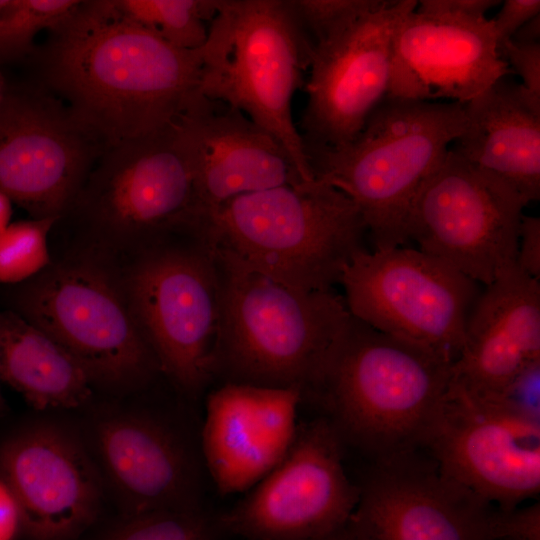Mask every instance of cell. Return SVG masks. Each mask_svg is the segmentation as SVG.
<instances>
[{
  "mask_svg": "<svg viewBox=\"0 0 540 540\" xmlns=\"http://www.w3.org/2000/svg\"><path fill=\"white\" fill-rule=\"evenodd\" d=\"M36 83L108 148L177 127L204 96L201 54L127 20L112 0L80 1L29 58Z\"/></svg>",
  "mask_w": 540,
  "mask_h": 540,
  "instance_id": "obj_1",
  "label": "cell"
},
{
  "mask_svg": "<svg viewBox=\"0 0 540 540\" xmlns=\"http://www.w3.org/2000/svg\"><path fill=\"white\" fill-rule=\"evenodd\" d=\"M216 265L213 380L311 395L350 320L344 297L284 285L218 248Z\"/></svg>",
  "mask_w": 540,
  "mask_h": 540,
  "instance_id": "obj_2",
  "label": "cell"
},
{
  "mask_svg": "<svg viewBox=\"0 0 540 540\" xmlns=\"http://www.w3.org/2000/svg\"><path fill=\"white\" fill-rule=\"evenodd\" d=\"M466 123L464 104L386 96L352 141L305 150L314 178L354 202L385 250L408 241L412 201Z\"/></svg>",
  "mask_w": 540,
  "mask_h": 540,
  "instance_id": "obj_3",
  "label": "cell"
},
{
  "mask_svg": "<svg viewBox=\"0 0 540 540\" xmlns=\"http://www.w3.org/2000/svg\"><path fill=\"white\" fill-rule=\"evenodd\" d=\"M202 218L218 249L307 291L332 290L368 232L354 202L316 179L237 196Z\"/></svg>",
  "mask_w": 540,
  "mask_h": 540,
  "instance_id": "obj_4",
  "label": "cell"
},
{
  "mask_svg": "<svg viewBox=\"0 0 540 540\" xmlns=\"http://www.w3.org/2000/svg\"><path fill=\"white\" fill-rule=\"evenodd\" d=\"M312 48L290 0H218L200 48L201 93L238 109L275 137L306 182L315 178L292 101Z\"/></svg>",
  "mask_w": 540,
  "mask_h": 540,
  "instance_id": "obj_5",
  "label": "cell"
},
{
  "mask_svg": "<svg viewBox=\"0 0 540 540\" xmlns=\"http://www.w3.org/2000/svg\"><path fill=\"white\" fill-rule=\"evenodd\" d=\"M450 379L451 365L351 315L311 396L383 457L421 443Z\"/></svg>",
  "mask_w": 540,
  "mask_h": 540,
  "instance_id": "obj_6",
  "label": "cell"
},
{
  "mask_svg": "<svg viewBox=\"0 0 540 540\" xmlns=\"http://www.w3.org/2000/svg\"><path fill=\"white\" fill-rule=\"evenodd\" d=\"M217 247L202 219L137 248L123 275L135 319L160 372L181 391L211 381L219 313Z\"/></svg>",
  "mask_w": 540,
  "mask_h": 540,
  "instance_id": "obj_7",
  "label": "cell"
},
{
  "mask_svg": "<svg viewBox=\"0 0 540 540\" xmlns=\"http://www.w3.org/2000/svg\"><path fill=\"white\" fill-rule=\"evenodd\" d=\"M10 300L11 310L65 348L93 385L132 389L160 372L130 307L123 276L97 257L51 263L12 291Z\"/></svg>",
  "mask_w": 540,
  "mask_h": 540,
  "instance_id": "obj_8",
  "label": "cell"
},
{
  "mask_svg": "<svg viewBox=\"0 0 540 540\" xmlns=\"http://www.w3.org/2000/svg\"><path fill=\"white\" fill-rule=\"evenodd\" d=\"M339 283L353 317L451 366L481 293L449 265L402 246L358 252Z\"/></svg>",
  "mask_w": 540,
  "mask_h": 540,
  "instance_id": "obj_9",
  "label": "cell"
},
{
  "mask_svg": "<svg viewBox=\"0 0 540 540\" xmlns=\"http://www.w3.org/2000/svg\"><path fill=\"white\" fill-rule=\"evenodd\" d=\"M528 204L511 184L449 148L412 201L407 237L485 287L516 265Z\"/></svg>",
  "mask_w": 540,
  "mask_h": 540,
  "instance_id": "obj_10",
  "label": "cell"
},
{
  "mask_svg": "<svg viewBox=\"0 0 540 540\" xmlns=\"http://www.w3.org/2000/svg\"><path fill=\"white\" fill-rule=\"evenodd\" d=\"M421 444L440 475L480 503L508 510L540 490V421L449 382Z\"/></svg>",
  "mask_w": 540,
  "mask_h": 540,
  "instance_id": "obj_11",
  "label": "cell"
},
{
  "mask_svg": "<svg viewBox=\"0 0 540 540\" xmlns=\"http://www.w3.org/2000/svg\"><path fill=\"white\" fill-rule=\"evenodd\" d=\"M70 211L100 236L139 246L199 219L178 126L106 148Z\"/></svg>",
  "mask_w": 540,
  "mask_h": 540,
  "instance_id": "obj_12",
  "label": "cell"
},
{
  "mask_svg": "<svg viewBox=\"0 0 540 540\" xmlns=\"http://www.w3.org/2000/svg\"><path fill=\"white\" fill-rule=\"evenodd\" d=\"M105 149L46 88L8 83L0 104V191L32 218L69 212Z\"/></svg>",
  "mask_w": 540,
  "mask_h": 540,
  "instance_id": "obj_13",
  "label": "cell"
},
{
  "mask_svg": "<svg viewBox=\"0 0 540 540\" xmlns=\"http://www.w3.org/2000/svg\"><path fill=\"white\" fill-rule=\"evenodd\" d=\"M359 497L343 468L339 429L317 419L297 427L283 459L216 524L248 540H313L345 526Z\"/></svg>",
  "mask_w": 540,
  "mask_h": 540,
  "instance_id": "obj_14",
  "label": "cell"
},
{
  "mask_svg": "<svg viewBox=\"0 0 540 540\" xmlns=\"http://www.w3.org/2000/svg\"><path fill=\"white\" fill-rule=\"evenodd\" d=\"M417 5L416 0H379L313 45L298 127L305 149L339 147L360 133L387 96L398 24Z\"/></svg>",
  "mask_w": 540,
  "mask_h": 540,
  "instance_id": "obj_15",
  "label": "cell"
},
{
  "mask_svg": "<svg viewBox=\"0 0 540 540\" xmlns=\"http://www.w3.org/2000/svg\"><path fill=\"white\" fill-rule=\"evenodd\" d=\"M0 478L13 493L30 540H79L98 520L96 462L74 431L36 423L0 445Z\"/></svg>",
  "mask_w": 540,
  "mask_h": 540,
  "instance_id": "obj_16",
  "label": "cell"
},
{
  "mask_svg": "<svg viewBox=\"0 0 540 540\" xmlns=\"http://www.w3.org/2000/svg\"><path fill=\"white\" fill-rule=\"evenodd\" d=\"M492 19L408 12L394 35L388 97L466 104L512 73Z\"/></svg>",
  "mask_w": 540,
  "mask_h": 540,
  "instance_id": "obj_17",
  "label": "cell"
},
{
  "mask_svg": "<svg viewBox=\"0 0 540 540\" xmlns=\"http://www.w3.org/2000/svg\"><path fill=\"white\" fill-rule=\"evenodd\" d=\"M490 507L407 450L382 457L348 523L362 540H491Z\"/></svg>",
  "mask_w": 540,
  "mask_h": 540,
  "instance_id": "obj_18",
  "label": "cell"
},
{
  "mask_svg": "<svg viewBox=\"0 0 540 540\" xmlns=\"http://www.w3.org/2000/svg\"><path fill=\"white\" fill-rule=\"evenodd\" d=\"M178 131L200 215L243 194L306 182L275 137L223 102L203 96Z\"/></svg>",
  "mask_w": 540,
  "mask_h": 540,
  "instance_id": "obj_19",
  "label": "cell"
},
{
  "mask_svg": "<svg viewBox=\"0 0 540 540\" xmlns=\"http://www.w3.org/2000/svg\"><path fill=\"white\" fill-rule=\"evenodd\" d=\"M298 388L223 383L206 404L202 446L222 494L242 492L285 456L297 431Z\"/></svg>",
  "mask_w": 540,
  "mask_h": 540,
  "instance_id": "obj_20",
  "label": "cell"
},
{
  "mask_svg": "<svg viewBox=\"0 0 540 540\" xmlns=\"http://www.w3.org/2000/svg\"><path fill=\"white\" fill-rule=\"evenodd\" d=\"M92 439L122 515L197 506L191 461L165 424L141 412L112 411L96 420Z\"/></svg>",
  "mask_w": 540,
  "mask_h": 540,
  "instance_id": "obj_21",
  "label": "cell"
},
{
  "mask_svg": "<svg viewBox=\"0 0 540 540\" xmlns=\"http://www.w3.org/2000/svg\"><path fill=\"white\" fill-rule=\"evenodd\" d=\"M538 360L540 282L515 265L477 298L450 382L489 397Z\"/></svg>",
  "mask_w": 540,
  "mask_h": 540,
  "instance_id": "obj_22",
  "label": "cell"
},
{
  "mask_svg": "<svg viewBox=\"0 0 540 540\" xmlns=\"http://www.w3.org/2000/svg\"><path fill=\"white\" fill-rule=\"evenodd\" d=\"M466 128L451 148L511 184L528 202L540 198V111L520 83L500 78L464 104Z\"/></svg>",
  "mask_w": 540,
  "mask_h": 540,
  "instance_id": "obj_23",
  "label": "cell"
},
{
  "mask_svg": "<svg viewBox=\"0 0 540 540\" xmlns=\"http://www.w3.org/2000/svg\"><path fill=\"white\" fill-rule=\"evenodd\" d=\"M0 374L34 408L85 404L93 383L59 343L13 310H0Z\"/></svg>",
  "mask_w": 540,
  "mask_h": 540,
  "instance_id": "obj_24",
  "label": "cell"
},
{
  "mask_svg": "<svg viewBox=\"0 0 540 540\" xmlns=\"http://www.w3.org/2000/svg\"><path fill=\"white\" fill-rule=\"evenodd\" d=\"M127 20L184 50L206 42L218 0H112Z\"/></svg>",
  "mask_w": 540,
  "mask_h": 540,
  "instance_id": "obj_25",
  "label": "cell"
},
{
  "mask_svg": "<svg viewBox=\"0 0 540 540\" xmlns=\"http://www.w3.org/2000/svg\"><path fill=\"white\" fill-rule=\"evenodd\" d=\"M80 0H0V65L29 59L42 30L63 22Z\"/></svg>",
  "mask_w": 540,
  "mask_h": 540,
  "instance_id": "obj_26",
  "label": "cell"
},
{
  "mask_svg": "<svg viewBox=\"0 0 540 540\" xmlns=\"http://www.w3.org/2000/svg\"><path fill=\"white\" fill-rule=\"evenodd\" d=\"M218 530L217 524L198 506H191L139 515L121 514L85 540H218Z\"/></svg>",
  "mask_w": 540,
  "mask_h": 540,
  "instance_id": "obj_27",
  "label": "cell"
},
{
  "mask_svg": "<svg viewBox=\"0 0 540 540\" xmlns=\"http://www.w3.org/2000/svg\"><path fill=\"white\" fill-rule=\"evenodd\" d=\"M60 219L19 220L0 232V284L24 283L51 264L48 235Z\"/></svg>",
  "mask_w": 540,
  "mask_h": 540,
  "instance_id": "obj_28",
  "label": "cell"
},
{
  "mask_svg": "<svg viewBox=\"0 0 540 540\" xmlns=\"http://www.w3.org/2000/svg\"><path fill=\"white\" fill-rule=\"evenodd\" d=\"M379 0H290L312 46L334 34Z\"/></svg>",
  "mask_w": 540,
  "mask_h": 540,
  "instance_id": "obj_29",
  "label": "cell"
},
{
  "mask_svg": "<svg viewBox=\"0 0 540 540\" xmlns=\"http://www.w3.org/2000/svg\"><path fill=\"white\" fill-rule=\"evenodd\" d=\"M487 526L491 540H540V505L508 510L491 506Z\"/></svg>",
  "mask_w": 540,
  "mask_h": 540,
  "instance_id": "obj_30",
  "label": "cell"
},
{
  "mask_svg": "<svg viewBox=\"0 0 540 540\" xmlns=\"http://www.w3.org/2000/svg\"><path fill=\"white\" fill-rule=\"evenodd\" d=\"M499 50L511 70L521 77L520 87L525 100L540 111V43L508 40Z\"/></svg>",
  "mask_w": 540,
  "mask_h": 540,
  "instance_id": "obj_31",
  "label": "cell"
},
{
  "mask_svg": "<svg viewBox=\"0 0 540 540\" xmlns=\"http://www.w3.org/2000/svg\"><path fill=\"white\" fill-rule=\"evenodd\" d=\"M487 398L540 421V360L528 365L502 390Z\"/></svg>",
  "mask_w": 540,
  "mask_h": 540,
  "instance_id": "obj_32",
  "label": "cell"
},
{
  "mask_svg": "<svg viewBox=\"0 0 540 540\" xmlns=\"http://www.w3.org/2000/svg\"><path fill=\"white\" fill-rule=\"evenodd\" d=\"M492 19L498 46L510 40L527 21L540 14L539 0H505Z\"/></svg>",
  "mask_w": 540,
  "mask_h": 540,
  "instance_id": "obj_33",
  "label": "cell"
},
{
  "mask_svg": "<svg viewBox=\"0 0 540 540\" xmlns=\"http://www.w3.org/2000/svg\"><path fill=\"white\" fill-rule=\"evenodd\" d=\"M517 267L540 280V219L524 214L521 222L516 256Z\"/></svg>",
  "mask_w": 540,
  "mask_h": 540,
  "instance_id": "obj_34",
  "label": "cell"
},
{
  "mask_svg": "<svg viewBox=\"0 0 540 540\" xmlns=\"http://www.w3.org/2000/svg\"><path fill=\"white\" fill-rule=\"evenodd\" d=\"M501 2L498 0H422L418 2L416 11L432 15L484 18L488 10Z\"/></svg>",
  "mask_w": 540,
  "mask_h": 540,
  "instance_id": "obj_35",
  "label": "cell"
},
{
  "mask_svg": "<svg viewBox=\"0 0 540 540\" xmlns=\"http://www.w3.org/2000/svg\"><path fill=\"white\" fill-rule=\"evenodd\" d=\"M23 531V521L19 505L0 478V540H15Z\"/></svg>",
  "mask_w": 540,
  "mask_h": 540,
  "instance_id": "obj_36",
  "label": "cell"
},
{
  "mask_svg": "<svg viewBox=\"0 0 540 540\" xmlns=\"http://www.w3.org/2000/svg\"><path fill=\"white\" fill-rule=\"evenodd\" d=\"M540 38V14L533 17L522 25L510 40L522 43L539 42Z\"/></svg>",
  "mask_w": 540,
  "mask_h": 540,
  "instance_id": "obj_37",
  "label": "cell"
},
{
  "mask_svg": "<svg viewBox=\"0 0 540 540\" xmlns=\"http://www.w3.org/2000/svg\"><path fill=\"white\" fill-rule=\"evenodd\" d=\"M12 213L13 202L7 195L0 191V232L11 223Z\"/></svg>",
  "mask_w": 540,
  "mask_h": 540,
  "instance_id": "obj_38",
  "label": "cell"
},
{
  "mask_svg": "<svg viewBox=\"0 0 540 540\" xmlns=\"http://www.w3.org/2000/svg\"><path fill=\"white\" fill-rule=\"evenodd\" d=\"M313 540H362V538L352 529L349 523H347L340 529Z\"/></svg>",
  "mask_w": 540,
  "mask_h": 540,
  "instance_id": "obj_39",
  "label": "cell"
},
{
  "mask_svg": "<svg viewBox=\"0 0 540 540\" xmlns=\"http://www.w3.org/2000/svg\"><path fill=\"white\" fill-rule=\"evenodd\" d=\"M8 87V82L5 78V76L0 71V104L5 96L6 90Z\"/></svg>",
  "mask_w": 540,
  "mask_h": 540,
  "instance_id": "obj_40",
  "label": "cell"
},
{
  "mask_svg": "<svg viewBox=\"0 0 540 540\" xmlns=\"http://www.w3.org/2000/svg\"><path fill=\"white\" fill-rule=\"evenodd\" d=\"M1 383H3V382H2L1 374H0V415L3 413V411L5 409V401H4L2 392H1Z\"/></svg>",
  "mask_w": 540,
  "mask_h": 540,
  "instance_id": "obj_41",
  "label": "cell"
}]
</instances>
